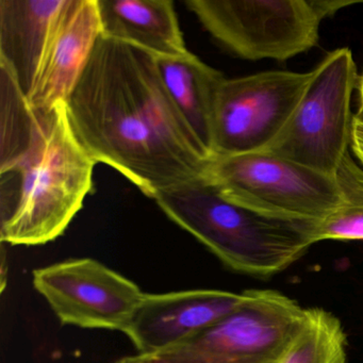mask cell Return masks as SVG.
<instances>
[{
	"label": "cell",
	"mask_w": 363,
	"mask_h": 363,
	"mask_svg": "<svg viewBox=\"0 0 363 363\" xmlns=\"http://www.w3.org/2000/svg\"><path fill=\"white\" fill-rule=\"evenodd\" d=\"M313 71H269L225 79L214 116L213 156L265 152L290 124Z\"/></svg>",
	"instance_id": "ba28073f"
},
{
	"label": "cell",
	"mask_w": 363,
	"mask_h": 363,
	"mask_svg": "<svg viewBox=\"0 0 363 363\" xmlns=\"http://www.w3.org/2000/svg\"><path fill=\"white\" fill-rule=\"evenodd\" d=\"M101 37L97 0H67L28 97L35 111L50 113L67 103Z\"/></svg>",
	"instance_id": "8fae6325"
},
{
	"label": "cell",
	"mask_w": 363,
	"mask_h": 363,
	"mask_svg": "<svg viewBox=\"0 0 363 363\" xmlns=\"http://www.w3.org/2000/svg\"><path fill=\"white\" fill-rule=\"evenodd\" d=\"M65 105L91 157L150 199L201 177L211 158L172 101L156 57L137 46L99 38Z\"/></svg>",
	"instance_id": "6da1fadb"
},
{
	"label": "cell",
	"mask_w": 363,
	"mask_h": 363,
	"mask_svg": "<svg viewBox=\"0 0 363 363\" xmlns=\"http://www.w3.org/2000/svg\"><path fill=\"white\" fill-rule=\"evenodd\" d=\"M350 152L356 160L363 167V114L357 112L352 116V130H350Z\"/></svg>",
	"instance_id": "ac0fdd59"
},
{
	"label": "cell",
	"mask_w": 363,
	"mask_h": 363,
	"mask_svg": "<svg viewBox=\"0 0 363 363\" xmlns=\"http://www.w3.org/2000/svg\"><path fill=\"white\" fill-rule=\"evenodd\" d=\"M356 63L348 48L327 55L286 130L267 154L335 177L350 150V101L358 86Z\"/></svg>",
	"instance_id": "52a82bcc"
},
{
	"label": "cell",
	"mask_w": 363,
	"mask_h": 363,
	"mask_svg": "<svg viewBox=\"0 0 363 363\" xmlns=\"http://www.w3.org/2000/svg\"><path fill=\"white\" fill-rule=\"evenodd\" d=\"M101 37L154 56L189 54L171 0H97Z\"/></svg>",
	"instance_id": "4fadbf2b"
},
{
	"label": "cell",
	"mask_w": 363,
	"mask_h": 363,
	"mask_svg": "<svg viewBox=\"0 0 363 363\" xmlns=\"http://www.w3.org/2000/svg\"><path fill=\"white\" fill-rule=\"evenodd\" d=\"M245 298V291L145 293L124 333L139 354H158L209 328L239 307Z\"/></svg>",
	"instance_id": "30bf717a"
},
{
	"label": "cell",
	"mask_w": 363,
	"mask_h": 363,
	"mask_svg": "<svg viewBox=\"0 0 363 363\" xmlns=\"http://www.w3.org/2000/svg\"><path fill=\"white\" fill-rule=\"evenodd\" d=\"M33 286L63 325L125 333L145 293L94 259H69L33 272Z\"/></svg>",
	"instance_id": "9c48e42d"
},
{
	"label": "cell",
	"mask_w": 363,
	"mask_h": 363,
	"mask_svg": "<svg viewBox=\"0 0 363 363\" xmlns=\"http://www.w3.org/2000/svg\"><path fill=\"white\" fill-rule=\"evenodd\" d=\"M279 363H347V337L339 318L322 308L305 320Z\"/></svg>",
	"instance_id": "2e32d148"
},
{
	"label": "cell",
	"mask_w": 363,
	"mask_h": 363,
	"mask_svg": "<svg viewBox=\"0 0 363 363\" xmlns=\"http://www.w3.org/2000/svg\"><path fill=\"white\" fill-rule=\"evenodd\" d=\"M96 164L76 137L67 105L55 107L45 133L10 173L20 180L13 201L1 207V242L35 246L62 235L92 192Z\"/></svg>",
	"instance_id": "3957f363"
},
{
	"label": "cell",
	"mask_w": 363,
	"mask_h": 363,
	"mask_svg": "<svg viewBox=\"0 0 363 363\" xmlns=\"http://www.w3.org/2000/svg\"><path fill=\"white\" fill-rule=\"evenodd\" d=\"M116 363H158L150 359V357L137 354L135 356L125 357Z\"/></svg>",
	"instance_id": "d6986e66"
},
{
	"label": "cell",
	"mask_w": 363,
	"mask_h": 363,
	"mask_svg": "<svg viewBox=\"0 0 363 363\" xmlns=\"http://www.w3.org/2000/svg\"><path fill=\"white\" fill-rule=\"evenodd\" d=\"M245 292V301L209 328L147 357L158 363H279L306 309L279 291Z\"/></svg>",
	"instance_id": "8992f818"
},
{
	"label": "cell",
	"mask_w": 363,
	"mask_h": 363,
	"mask_svg": "<svg viewBox=\"0 0 363 363\" xmlns=\"http://www.w3.org/2000/svg\"><path fill=\"white\" fill-rule=\"evenodd\" d=\"M165 216L238 273L269 277L315 243L318 223L280 220L225 199L205 176L159 193Z\"/></svg>",
	"instance_id": "7a4b0ae2"
},
{
	"label": "cell",
	"mask_w": 363,
	"mask_h": 363,
	"mask_svg": "<svg viewBox=\"0 0 363 363\" xmlns=\"http://www.w3.org/2000/svg\"><path fill=\"white\" fill-rule=\"evenodd\" d=\"M0 174L12 173L48 129L50 113L35 111L10 69L0 63Z\"/></svg>",
	"instance_id": "9a60e30c"
},
{
	"label": "cell",
	"mask_w": 363,
	"mask_h": 363,
	"mask_svg": "<svg viewBox=\"0 0 363 363\" xmlns=\"http://www.w3.org/2000/svg\"><path fill=\"white\" fill-rule=\"evenodd\" d=\"M156 57L161 80L199 143L213 157L214 116L226 78L195 55Z\"/></svg>",
	"instance_id": "5bb4252c"
},
{
	"label": "cell",
	"mask_w": 363,
	"mask_h": 363,
	"mask_svg": "<svg viewBox=\"0 0 363 363\" xmlns=\"http://www.w3.org/2000/svg\"><path fill=\"white\" fill-rule=\"evenodd\" d=\"M203 176L228 201L280 220L318 223L342 203L335 177L267 152L211 157Z\"/></svg>",
	"instance_id": "5b68a950"
},
{
	"label": "cell",
	"mask_w": 363,
	"mask_h": 363,
	"mask_svg": "<svg viewBox=\"0 0 363 363\" xmlns=\"http://www.w3.org/2000/svg\"><path fill=\"white\" fill-rule=\"evenodd\" d=\"M335 179L342 203L316 224L315 243L324 240H363V167L350 150L337 167Z\"/></svg>",
	"instance_id": "e0dca14e"
},
{
	"label": "cell",
	"mask_w": 363,
	"mask_h": 363,
	"mask_svg": "<svg viewBox=\"0 0 363 363\" xmlns=\"http://www.w3.org/2000/svg\"><path fill=\"white\" fill-rule=\"evenodd\" d=\"M358 91H359V110L358 111L363 113V74L361 77H359L358 82Z\"/></svg>",
	"instance_id": "ffe728a7"
},
{
	"label": "cell",
	"mask_w": 363,
	"mask_h": 363,
	"mask_svg": "<svg viewBox=\"0 0 363 363\" xmlns=\"http://www.w3.org/2000/svg\"><path fill=\"white\" fill-rule=\"evenodd\" d=\"M352 1L186 0L225 50L244 60L286 61L315 48L323 21Z\"/></svg>",
	"instance_id": "277c9868"
},
{
	"label": "cell",
	"mask_w": 363,
	"mask_h": 363,
	"mask_svg": "<svg viewBox=\"0 0 363 363\" xmlns=\"http://www.w3.org/2000/svg\"><path fill=\"white\" fill-rule=\"evenodd\" d=\"M67 0H0V63L25 96L33 92Z\"/></svg>",
	"instance_id": "7c38bea8"
}]
</instances>
